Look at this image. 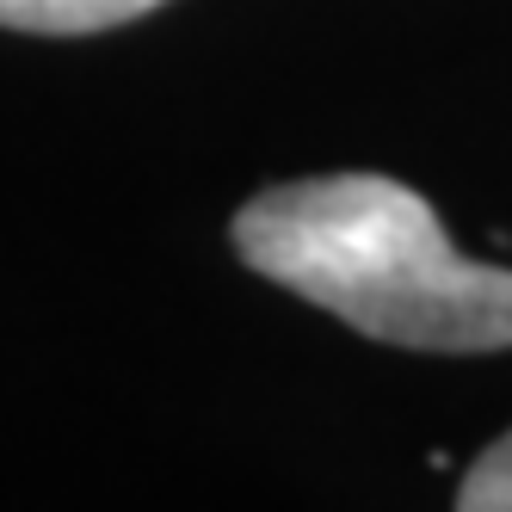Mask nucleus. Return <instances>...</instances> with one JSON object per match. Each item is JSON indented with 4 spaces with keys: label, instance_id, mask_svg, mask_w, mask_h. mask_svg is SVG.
<instances>
[{
    "label": "nucleus",
    "instance_id": "f03ea898",
    "mask_svg": "<svg viewBox=\"0 0 512 512\" xmlns=\"http://www.w3.org/2000/svg\"><path fill=\"white\" fill-rule=\"evenodd\" d=\"M161 0H0V25L7 31H38V38H81V31H112Z\"/></svg>",
    "mask_w": 512,
    "mask_h": 512
},
{
    "label": "nucleus",
    "instance_id": "f257e3e1",
    "mask_svg": "<svg viewBox=\"0 0 512 512\" xmlns=\"http://www.w3.org/2000/svg\"><path fill=\"white\" fill-rule=\"evenodd\" d=\"M235 253L364 340L408 352L512 346V272L463 260L432 204L383 173L253 192L235 210Z\"/></svg>",
    "mask_w": 512,
    "mask_h": 512
},
{
    "label": "nucleus",
    "instance_id": "7ed1b4c3",
    "mask_svg": "<svg viewBox=\"0 0 512 512\" xmlns=\"http://www.w3.org/2000/svg\"><path fill=\"white\" fill-rule=\"evenodd\" d=\"M463 512H512V432L494 438V445L469 463L463 488H457Z\"/></svg>",
    "mask_w": 512,
    "mask_h": 512
}]
</instances>
